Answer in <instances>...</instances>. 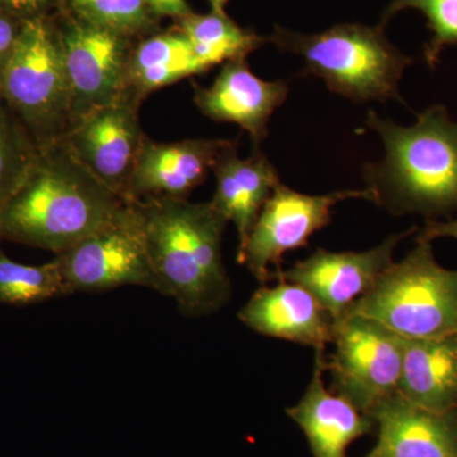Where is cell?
I'll use <instances>...</instances> for the list:
<instances>
[{
  "label": "cell",
  "instance_id": "cell-1",
  "mask_svg": "<svg viewBox=\"0 0 457 457\" xmlns=\"http://www.w3.org/2000/svg\"><path fill=\"white\" fill-rule=\"evenodd\" d=\"M123 203L59 141L40 150L0 212V239L59 255L106 224Z\"/></svg>",
  "mask_w": 457,
  "mask_h": 457
},
{
  "label": "cell",
  "instance_id": "cell-2",
  "mask_svg": "<svg viewBox=\"0 0 457 457\" xmlns=\"http://www.w3.org/2000/svg\"><path fill=\"white\" fill-rule=\"evenodd\" d=\"M145 228L147 251L161 285L188 318L215 314L231 297L221 243L228 221L212 203L187 198L135 201Z\"/></svg>",
  "mask_w": 457,
  "mask_h": 457
},
{
  "label": "cell",
  "instance_id": "cell-3",
  "mask_svg": "<svg viewBox=\"0 0 457 457\" xmlns=\"http://www.w3.org/2000/svg\"><path fill=\"white\" fill-rule=\"evenodd\" d=\"M366 125L385 146L383 161L365 167L375 204L395 215L420 213L427 221L457 212V122L446 107L427 108L408 128L371 111Z\"/></svg>",
  "mask_w": 457,
  "mask_h": 457
},
{
  "label": "cell",
  "instance_id": "cell-4",
  "mask_svg": "<svg viewBox=\"0 0 457 457\" xmlns=\"http://www.w3.org/2000/svg\"><path fill=\"white\" fill-rule=\"evenodd\" d=\"M269 40L302 57L303 74L320 78L337 95L353 102H403L399 83L413 60L387 40L383 27L343 23L314 35L278 27Z\"/></svg>",
  "mask_w": 457,
  "mask_h": 457
},
{
  "label": "cell",
  "instance_id": "cell-5",
  "mask_svg": "<svg viewBox=\"0 0 457 457\" xmlns=\"http://www.w3.org/2000/svg\"><path fill=\"white\" fill-rule=\"evenodd\" d=\"M417 243L345 315L372 319L403 338L456 335L457 270L437 263L431 242Z\"/></svg>",
  "mask_w": 457,
  "mask_h": 457
},
{
  "label": "cell",
  "instance_id": "cell-6",
  "mask_svg": "<svg viewBox=\"0 0 457 457\" xmlns=\"http://www.w3.org/2000/svg\"><path fill=\"white\" fill-rule=\"evenodd\" d=\"M0 95L38 149L62 140L71 125V89L54 14L25 22Z\"/></svg>",
  "mask_w": 457,
  "mask_h": 457
},
{
  "label": "cell",
  "instance_id": "cell-7",
  "mask_svg": "<svg viewBox=\"0 0 457 457\" xmlns=\"http://www.w3.org/2000/svg\"><path fill=\"white\" fill-rule=\"evenodd\" d=\"M69 295L139 286L161 294L135 201L123 203L90 236L56 255Z\"/></svg>",
  "mask_w": 457,
  "mask_h": 457
},
{
  "label": "cell",
  "instance_id": "cell-8",
  "mask_svg": "<svg viewBox=\"0 0 457 457\" xmlns=\"http://www.w3.org/2000/svg\"><path fill=\"white\" fill-rule=\"evenodd\" d=\"M335 353L327 361L333 393L370 416L398 392L405 338L372 319L345 315L335 321Z\"/></svg>",
  "mask_w": 457,
  "mask_h": 457
},
{
  "label": "cell",
  "instance_id": "cell-9",
  "mask_svg": "<svg viewBox=\"0 0 457 457\" xmlns=\"http://www.w3.org/2000/svg\"><path fill=\"white\" fill-rule=\"evenodd\" d=\"M54 18L71 82L73 125L90 111L126 98L129 60L137 38L87 22L62 3Z\"/></svg>",
  "mask_w": 457,
  "mask_h": 457
},
{
  "label": "cell",
  "instance_id": "cell-10",
  "mask_svg": "<svg viewBox=\"0 0 457 457\" xmlns=\"http://www.w3.org/2000/svg\"><path fill=\"white\" fill-rule=\"evenodd\" d=\"M348 198L374 203L368 188L305 195L279 183L258 215L245 248L237 252V262L262 284L278 281L284 254L308 245L309 237L332 220L333 207Z\"/></svg>",
  "mask_w": 457,
  "mask_h": 457
},
{
  "label": "cell",
  "instance_id": "cell-11",
  "mask_svg": "<svg viewBox=\"0 0 457 457\" xmlns=\"http://www.w3.org/2000/svg\"><path fill=\"white\" fill-rule=\"evenodd\" d=\"M139 110L140 104L126 98L96 108L75 121L62 140L86 170L125 203L147 137Z\"/></svg>",
  "mask_w": 457,
  "mask_h": 457
},
{
  "label": "cell",
  "instance_id": "cell-12",
  "mask_svg": "<svg viewBox=\"0 0 457 457\" xmlns=\"http://www.w3.org/2000/svg\"><path fill=\"white\" fill-rule=\"evenodd\" d=\"M416 231L394 234L380 245L363 252H329L318 249L306 260L284 270L281 278L311 291L330 317L342 318L350 306L371 290L393 263L400 240Z\"/></svg>",
  "mask_w": 457,
  "mask_h": 457
},
{
  "label": "cell",
  "instance_id": "cell-13",
  "mask_svg": "<svg viewBox=\"0 0 457 457\" xmlns=\"http://www.w3.org/2000/svg\"><path fill=\"white\" fill-rule=\"evenodd\" d=\"M195 89V104L201 113L212 121L236 123L248 132L254 149L266 139L270 117L288 95L287 82L261 79L246 59L225 62L212 86Z\"/></svg>",
  "mask_w": 457,
  "mask_h": 457
},
{
  "label": "cell",
  "instance_id": "cell-14",
  "mask_svg": "<svg viewBox=\"0 0 457 457\" xmlns=\"http://www.w3.org/2000/svg\"><path fill=\"white\" fill-rule=\"evenodd\" d=\"M245 326L262 336L326 351L333 341L335 319L303 286L279 278L262 286L237 312Z\"/></svg>",
  "mask_w": 457,
  "mask_h": 457
},
{
  "label": "cell",
  "instance_id": "cell-15",
  "mask_svg": "<svg viewBox=\"0 0 457 457\" xmlns=\"http://www.w3.org/2000/svg\"><path fill=\"white\" fill-rule=\"evenodd\" d=\"M230 141L156 143L146 137L132 173L128 203L146 197L187 198L207 179L219 154Z\"/></svg>",
  "mask_w": 457,
  "mask_h": 457
},
{
  "label": "cell",
  "instance_id": "cell-16",
  "mask_svg": "<svg viewBox=\"0 0 457 457\" xmlns=\"http://www.w3.org/2000/svg\"><path fill=\"white\" fill-rule=\"evenodd\" d=\"M326 351H315L311 383L297 404L286 414L300 427L308 438L312 457H347L352 442L370 435L375 422L347 399L327 389Z\"/></svg>",
  "mask_w": 457,
  "mask_h": 457
},
{
  "label": "cell",
  "instance_id": "cell-17",
  "mask_svg": "<svg viewBox=\"0 0 457 457\" xmlns=\"http://www.w3.org/2000/svg\"><path fill=\"white\" fill-rule=\"evenodd\" d=\"M369 417L378 440L366 457H457V411H426L395 394Z\"/></svg>",
  "mask_w": 457,
  "mask_h": 457
},
{
  "label": "cell",
  "instance_id": "cell-18",
  "mask_svg": "<svg viewBox=\"0 0 457 457\" xmlns=\"http://www.w3.org/2000/svg\"><path fill=\"white\" fill-rule=\"evenodd\" d=\"M212 171L216 189L210 203L225 220L236 225L240 252L264 204L281 183L278 170L261 149L240 158L237 140H231L219 154Z\"/></svg>",
  "mask_w": 457,
  "mask_h": 457
},
{
  "label": "cell",
  "instance_id": "cell-19",
  "mask_svg": "<svg viewBox=\"0 0 457 457\" xmlns=\"http://www.w3.org/2000/svg\"><path fill=\"white\" fill-rule=\"evenodd\" d=\"M399 396L426 411H457V333L405 338Z\"/></svg>",
  "mask_w": 457,
  "mask_h": 457
},
{
  "label": "cell",
  "instance_id": "cell-20",
  "mask_svg": "<svg viewBox=\"0 0 457 457\" xmlns=\"http://www.w3.org/2000/svg\"><path fill=\"white\" fill-rule=\"evenodd\" d=\"M206 71L177 27L170 31L150 33L137 38L132 47L126 99L141 106L155 90Z\"/></svg>",
  "mask_w": 457,
  "mask_h": 457
},
{
  "label": "cell",
  "instance_id": "cell-21",
  "mask_svg": "<svg viewBox=\"0 0 457 457\" xmlns=\"http://www.w3.org/2000/svg\"><path fill=\"white\" fill-rule=\"evenodd\" d=\"M177 29L187 38L198 62L207 71L216 65L246 59L266 44V38L237 25L225 12L196 14L179 21Z\"/></svg>",
  "mask_w": 457,
  "mask_h": 457
},
{
  "label": "cell",
  "instance_id": "cell-22",
  "mask_svg": "<svg viewBox=\"0 0 457 457\" xmlns=\"http://www.w3.org/2000/svg\"><path fill=\"white\" fill-rule=\"evenodd\" d=\"M69 295L55 258L40 266L18 263L0 248V303L31 305Z\"/></svg>",
  "mask_w": 457,
  "mask_h": 457
},
{
  "label": "cell",
  "instance_id": "cell-23",
  "mask_svg": "<svg viewBox=\"0 0 457 457\" xmlns=\"http://www.w3.org/2000/svg\"><path fill=\"white\" fill-rule=\"evenodd\" d=\"M37 144L0 95V212L37 159Z\"/></svg>",
  "mask_w": 457,
  "mask_h": 457
},
{
  "label": "cell",
  "instance_id": "cell-24",
  "mask_svg": "<svg viewBox=\"0 0 457 457\" xmlns=\"http://www.w3.org/2000/svg\"><path fill=\"white\" fill-rule=\"evenodd\" d=\"M60 3L87 22L132 38L155 32L161 20L146 0H60Z\"/></svg>",
  "mask_w": 457,
  "mask_h": 457
},
{
  "label": "cell",
  "instance_id": "cell-25",
  "mask_svg": "<svg viewBox=\"0 0 457 457\" xmlns=\"http://www.w3.org/2000/svg\"><path fill=\"white\" fill-rule=\"evenodd\" d=\"M405 9H416L426 17L432 37L425 46V60L435 68L445 47L457 45V0H393L384 11L380 27L384 29Z\"/></svg>",
  "mask_w": 457,
  "mask_h": 457
},
{
  "label": "cell",
  "instance_id": "cell-26",
  "mask_svg": "<svg viewBox=\"0 0 457 457\" xmlns=\"http://www.w3.org/2000/svg\"><path fill=\"white\" fill-rule=\"evenodd\" d=\"M59 5L60 0H0V11L22 22L49 17Z\"/></svg>",
  "mask_w": 457,
  "mask_h": 457
},
{
  "label": "cell",
  "instance_id": "cell-27",
  "mask_svg": "<svg viewBox=\"0 0 457 457\" xmlns=\"http://www.w3.org/2000/svg\"><path fill=\"white\" fill-rule=\"evenodd\" d=\"M25 22L0 11V79L20 40Z\"/></svg>",
  "mask_w": 457,
  "mask_h": 457
},
{
  "label": "cell",
  "instance_id": "cell-28",
  "mask_svg": "<svg viewBox=\"0 0 457 457\" xmlns=\"http://www.w3.org/2000/svg\"><path fill=\"white\" fill-rule=\"evenodd\" d=\"M156 17L176 18L177 21L192 13L187 0H146Z\"/></svg>",
  "mask_w": 457,
  "mask_h": 457
},
{
  "label": "cell",
  "instance_id": "cell-29",
  "mask_svg": "<svg viewBox=\"0 0 457 457\" xmlns=\"http://www.w3.org/2000/svg\"><path fill=\"white\" fill-rule=\"evenodd\" d=\"M455 237L457 239V218L449 221L429 220L418 234L417 240L432 242L436 237Z\"/></svg>",
  "mask_w": 457,
  "mask_h": 457
},
{
  "label": "cell",
  "instance_id": "cell-30",
  "mask_svg": "<svg viewBox=\"0 0 457 457\" xmlns=\"http://www.w3.org/2000/svg\"><path fill=\"white\" fill-rule=\"evenodd\" d=\"M213 12H225L228 0H207Z\"/></svg>",
  "mask_w": 457,
  "mask_h": 457
}]
</instances>
